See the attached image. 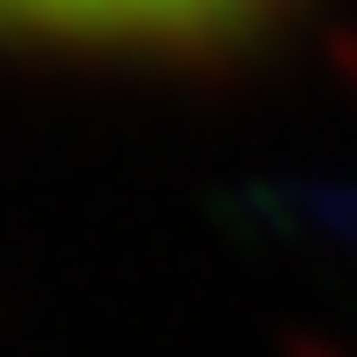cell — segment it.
I'll use <instances>...</instances> for the list:
<instances>
[{
	"mask_svg": "<svg viewBox=\"0 0 357 357\" xmlns=\"http://www.w3.org/2000/svg\"><path fill=\"white\" fill-rule=\"evenodd\" d=\"M263 0H0V22L52 37H190Z\"/></svg>",
	"mask_w": 357,
	"mask_h": 357,
	"instance_id": "6da1fadb",
	"label": "cell"
}]
</instances>
